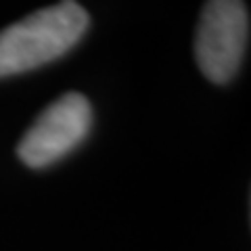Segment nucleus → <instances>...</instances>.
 I'll list each match as a JSON object with an SVG mask.
<instances>
[{"label": "nucleus", "mask_w": 251, "mask_h": 251, "mask_svg": "<svg viewBox=\"0 0 251 251\" xmlns=\"http://www.w3.org/2000/svg\"><path fill=\"white\" fill-rule=\"evenodd\" d=\"M90 17L75 0L44 6L0 31V77L38 69L82 40Z\"/></svg>", "instance_id": "nucleus-1"}, {"label": "nucleus", "mask_w": 251, "mask_h": 251, "mask_svg": "<svg viewBox=\"0 0 251 251\" xmlns=\"http://www.w3.org/2000/svg\"><path fill=\"white\" fill-rule=\"evenodd\" d=\"M249 42V11L243 0H207L201 11L195 57L203 75L226 84L237 75Z\"/></svg>", "instance_id": "nucleus-2"}, {"label": "nucleus", "mask_w": 251, "mask_h": 251, "mask_svg": "<svg viewBox=\"0 0 251 251\" xmlns=\"http://www.w3.org/2000/svg\"><path fill=\"white\" fill-rule=\"evenodd\" d=\"M92 107L80 92H67L50 103L29 126L17 153L29 168H46L63 159L88 136Z\"/></svg>", "instance_id": "nucleus-3"}]
</instances>
